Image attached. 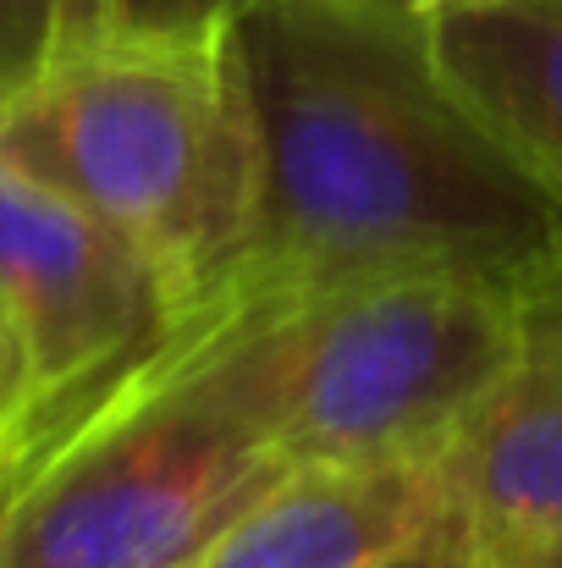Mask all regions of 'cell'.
Wrapping results in <instances>:
<instances>
[{"label":"cell","mask_w":562,"mask_h":568,"mask_svg":"<svg viewBox=\"0 0 562 568\" xmlns=\"http://www.w3.org/2000/svg\"><path fill=\"white\" fill-rule=\"evenodd\" d=\"M452 89L562 189V0H463L425 17Z\"/></svg>","instance_id":"cell-8"},{"label":"cell","mask_w":562,"mask_h":568,"mask_svg":"<svg viewBox=\"0 0 562 568\" xmlns=\"http://www.w3.org/2000/svg\"><path fill=\"white\" fill-rule=\"evenodd\" d=\"M187 315L0 525V568H187L287 469L183 371Z\"/></svg>","instance_id":"cell-4"},{"label":"cell","mask_w":562,"mask_h":568,"mask_svg":"<svg viewBox=\"0 0 562 568\" xmlns=\"http://www.w3.org/2000/svg\"><path fill=\"white\" fill-rule=\"evenodd\" d=\"M354 6H370V11H391V17L425 22V17H436V11H447V6H463V0H354Z\"/></svg>","instance_id":"cell-15"},{"label":"cell","mask_w":562,"mask_h":568,"mask_svg":"<svg viewBox=\"0 0 562 568\" xmlns=\"http://www.w3.org/2000/svg\"><path fill=\"white\" fill-rule=\"evenodd\" d=\"M105 22L122 28H221L248 0H100Z\"/></svg>","instance_id":"cell-12"},{"label":"cell","mask_w":562,"mask_h":568,"mask_svg":"<svg viewBox=\"0 0 562 568\" xmlns=\"http://www.w3.org/2000/svg\"><path fill=\"white\" fill-rule=\"evenodd\" d=\"M177 326V321H172ZM166 326V332H172ZM161 332V337H166ZM155 337V343H161ZM155 343H144V348H133V354H122V359H105V365H94V371H78V376L67 381H39L22 403H11L6 414H0V525L11 519V508L22 503V491L55 464V453L116 397V386L133 376V365L155 348Z\"/></svg>","instance_id":"cell-9"},{"label":"cell","mask_w":562,"mask_h":568,"mask_svg":"<svg viewBox=\"0 0 562 568\" xmlns=\"http://www.w3.org/2000/svg\"><path fill=\"white\" fill-rule=\"evenodd\" d=\"M193 304L122 232L0 166V326L33 381H67L155 343Z\"/></svg>","instance_id":"cell-5"},{"label":"cell","mask_w":562,"mask_h":568,"mask_svg":"<svg viewBox=\"0 0 562 568\" xmlns=\"http://www.w3.org/2000/svg\"><path fill=\"white\" fill-rule=\"evenodd\" d=\"M33 386H39V381L28 376V359H22V348H17V343H11V332L0 326V414H6L11 403H22Z\"/></svg>","instance_id":"cell-14"},{"label":"cell","mask_w":562,"mask_h":568,"mask_svg":"<svg viewBox=\"0 0 562 568\" xmlns=\"http://www.w3.org/2000/svg\"><path fill=\"white\" fill-rule=\"evenodd\" d=\"M441 508L436 464H293L187 568H370Z\"/></svg>","instance_id":"cell-7"},{"label":"cell","mask_w":562,"mask_h":568,"mask_svg":"<svg viewBox=\"0 0 562 568\" xmlns=\"http://www.w3.org/2000/svg\"><path fill=\"white\" fill-rule=\"evenodd\" d=\"M513 354V282L375 271L309 287L215 282L183 371L293 464H436Z\"/></svg>","instance_id":"cell-2"},{"label":"cell","mask_w":562,"mask_h":568,"mask_svg":"<svg viewBox=\"0 0 562 568\" xmlns=\"http://www.w3.org/2000/svg\"><path fill=\"white\" fill-rule=\"evenodd\" d=\"M226 28L254 116V210L221 282H513L562 237V189L452 89L425 22L354 0H248Z\"/></svg>","instance_id":"cell-1"},{"label":"cell","mask_w":562,"mask_h":568,"mask_svg":"<svg viewBox=\"0 0 562 568\" xmlns=\"http://www.w3.org/2000/svg\"><path fill=\"white\" fill-rule=\"evenodd\" d=\"M0 166L55 189L198 304L254 210V116L232 28L72 33L0 100Z\"/></svg>","instance_id":"cell-3"},{"label":"cell","mask_w":562,"mask_h":568,"mask_svg":"<svg viewBox=\"0 0 562 568\" xmlns=\"http://www.w3.org/2000/svg\"><path fill=\"white\" fill-rule=\"evenodd\" d=\"M436 486L486 552L562 530V237L513 276V354Z\"/></svg>","instance_id":"cell-6"},{"label":"cell","mask_w":562,"mask_h":568,"mask_svg":"<svg viewBox=\"0 0 562 568\" xmlns=\"http://www.w3.org/2000/svg\"><path fill=\"white\" fill-rule=\"evenodd\" d=\"M370 568H491V558L474 541V530L452 508H441V519L430 530H419L408 547H397L391 558H380Z\"/></svg>","instance_id":"cell-11"},{"label":"cell","mask_w":562,"mask_h":568,"mask_svg":"<svg viewBox=\"0 0 562 568\" xmlns=\"http://www.w3.org/2000/svg\"><path fill=\"white\" fill-rule=\"evenodd\" d=\"M94 22H105L100 0H0V100Z\"/></svg>","instance_id":"cell-10"},{"label":"cell","mask_w":562,"mask_h":568,"mask_svg":"<svg viewBox=\"0 0 562 568\" xmlns=\"http://www.w3.org/2000/svg\"><path fill=\"white\" fill-rule=\"evenodd\" d=\"M491 568H562V530L546 536H530V541H513L502 552H486Z\"/></svg>","instance_id":"cell-13"}]
</instances>
